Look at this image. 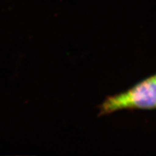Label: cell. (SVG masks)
Returning a JSON list of instances; mask_svg holds the SVG:
<instances>
[{"label": "cell", "instance_id": "cell-1", "mask_svg": "<svg viewBox=\"0 0 156 156\" xmlns=\"http://www.w3.org/2000/svg\"><path fill=\"white\" fill-rule=\"evenodd\" d=\"M156 109V74L122 93L111 96L100 106V116L121 110Z\"/></svg>", "mask_w": 156, "mask_h": 156}]
</instances>
